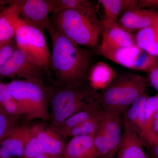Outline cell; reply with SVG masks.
<instances>
[{
	"label": "cell",
	"instance_id": "28",
	"mask_svg": "<svg viewBox=\"0 0 158 158\" xmlns=\"http://www.w3.org/2000/svg\"><path fill=\"white\" fill-rule=\"evenodd\" d=\"M16 48L17 46L13 40L0 42V67L6 63Z\"/></svg>",
	"mask_w": 158,
	"mask_h": 158
},
{
	"label": "cell",
	"instance_id": "17",
	"mask_svg": "<svg viewBox=\"0 0 158 158\" xmlns=\"http://www.w3.org/2000/svg\"><path fill=\"white\" fill-rule=\"evenodd\" d=\"M64 158H99V154L94 143V135L72 137L66 144Z\"/></svg>",
	"mask_w": 158,
	"mask_h": 158
},
{
	"label": "cell",
	"instance_id": "27",
	"mask_svg": "<svg viewBox=\"0 0 158 158\" xmlns=\"http://www.w3.org/2000/svg\"><path fill=\"white\" fill-rule=\"evenodd\" d=\"M16 118L0 112V142L13 127L17 125Z\"/></svg>",
	"mask_w": 158,
	"mask_h": 158
},
{
	"label": "cell",
	"instance_id": "19",
	"mask_svg": "<svg viewBox=\"0 0 158 158\" xmlns=\"http://www.w3.org/2000/svg\"><path fill=\"white\" fill-rule=\"evenodd\" d=\"M117 77V73L112 67L105 62H99L90 69L88 82L94 90L101 91L106 88Z\"/></svg>",
	"mask_w": 158,
	"mask_h": 158
},
{
	"label": "cell",
	"instance_id": "12",
	"mask_svg": "<svg viewBox=\"0 0 158 158\" xmlns=\"http://www.w3.org/2000/svg\"><path fill=\"white\" fill-rule=\"evenodd\" d=\"M30 128L16 125L0 142V158H23Z\"/></svg>",
	"mask_w": 158,
	"mask_h": 158
},
{
	"label": "cell",
	"instance_id": "23",
	"mask_svg": "<svg viewBox=\"0 0 158 158\" xmlns=\"http://www.w3.org/2000/svg\"><path fill=\"white\" fill-rule=\"evenodd\" d=\"M0 111L8 116L17 118L24 113L12 96L7 84L0 81Z\"/></svg>",
	"mask_w": 158,
	"mask_h": 158
},
{
	"label": "cell",
	"instance_id": "5",
	"mask_svg": "<svg viewBox=\"0 0 158 158\" xmlns=\"http://www.w3.org/2000/svg\"><path fill=\"white\" fill-rule=\"evenodd\" d=\"M7 85L28 119L49 121V87L44 84L20 79L12 80Z\"/></svg>",
	"mask_w": 158,
	"mask_h": 158
},
{
	"label": "cell",
	"instance_id": "20",
	"mask_svg": "<svg viewBox=\"0 0 158 158\" xmlns=\"http://www.w3.org/2000/svg\"><path fill=\"white\" fill-rule=\"evenodd\" d=\"M102 39L100 47L118 48L135 45V37L125 31L117 23L102 34Z\"/></svg>",
	"mask_w": 158,
	"mask_h": 158
},
{
	"label": "cell",
	"instance_id": "26",
	"mask_svg": "<svg viewBox=\"0 0 158 158\" xmlns=\"http://www.w3.org/2000/svg\"><path fill=\"white\" fill-rule=\"evenodd\" d=\"M44 154L47 153L42 144L30 128L23 158H34Z\"/></svg>",
	"mask_w": 158,
	"mask_h": 158
},
{
	"label": "cell",
	"instance_id": "13",
	"mask_svg": "<svg viewBox=\"0 0 158 158\" xmlns=\"http://www.w3.org/2000/svg\"><path fill=\"white\" fill-rule=\"evenodd\" d=\"M136 6L128 9L118 23L120 27L129 33L140 31L156 23L158 13L152 10L139 9Z\"/></svg>",
	"mask_w": 158,
	"mask_h": 158
},
{
	"label": "cell",
	"instance_id": "30",
	"mask_svg": "<svg viewBox=\"0 0 158 158\" xmlns=\"http://www.w3.org/2000/svg\"><path fill=\"white\" fill-rule=\"evenodd\" d=\"M137 5L140 7H156L158 6V1H139Z\"/></svg>",
	"mask_w": 158,
	"mask_h": 158
},
{
	"label": "cell",
	"instance_id": "14",
	"mask_svg": "<svg viewBox=\"0 0 158 158\" xmlns=\"http://www.w3.org/2000/svg\"><path fill=\"white\" fill-rule=\"evenodd\" d=\"M31 129L47 154L63 156L67 143L51 126L47 127L43 124H38Z\"/></svg>",
	"mask_w": 158,
	"mask_h": 158
},
{
	"label": "cell",
	"instance_id": "10",
	"mask_svg": "<svg viewBox=\"0 0 158 158\" xmlns=\"http://www.w3.org/2000/svg\"><path fill=\"white\" fill-rule=\"evenodd\" d=\"M158 110V94L148 96L139 112L138 136L144 146L148 148L158 142L152 130L153 119Z\"/></svg>",
	"mask_w": 158,
	"mask_h": 158
},
{
	"label": "cell",
	"instance_id": "8",
	"mask_svg": "<svg viewBox=\"0 0 158 158\" xmlns=\"http://www.w3.org/2000/svg\"><path fill=\"white\" fill-rule=\"evenodd\" d=\"M42 70L17 47L10 58L0 67V78H16L44 84Z\"/></svg>",
	"mask_w": 158,
	"mask_h": 158
},
{
	"label": "cell",
	"instance_id": "29",
	"mask_svg": "<svg viewBox=\"0 0 158 158\" xmlns=\"http://www.w3.org/2000/svg\"><path fill=\"white\" fill-rule=\"evenodd\" d=\"M149 80L152 85L158 91V65L150 72Z\"/></svg>",
	"mask_w": 158,
	"mask_h": 158
},
{
	"label": "cell",
	"instance_id": "11",
	"mask_svg": "<svg viewBox=\"0 0 158 158\" xmlns=\"http://www.w3.org/2000/svg\"><path fill=\"white\" fill-rule=\"evenodd\" d=\"M98 52L102 56L118 65L139 71L141 61L146 53L136 44L132 46L118 48H105L99 47Z\"/></svg>",
	"mask_w": 158,
	"mask_h": 158
},
{
	"label": "cell",
	"instance_id": "24",
	"mask_svg": "<svg viewBox=\"0 0 158 158\" xmlns=\"http://www.w3.org/2000/svg\"><path fill=\"white\" fill-rule=\"evenodd\" d=\"M104 113V111H102L81 124L63 133L61 136L62 137H73L78 136L94 135L101 123Z\"/></svg>",
	"mask_w": 158,
	"mask_h": 158
},
{
	"label": "cell",
	"instance_id": "21",
	"mask_svg": "<svg viewBox=\"0 0 158 158\" xmlns=\"http://www.w3.org/2000/svg\"><path fill=\"white\" fill-rule=\"evenodd\" d=\"M103 111L104 110L101 106L98 98L86 107L71 116L59 126L52 127L61 135L63 133L81 124Z\"/></svg>",
	"mask_w": 158,
	"mask_h": 158
},
{
	"label": "cell",
	"instance_id": "16",
	"mask_svg": "<svg viewBox=\"0 0 158 158\" xmlns=\"http://www.w3.org/2000/svg\"><path fill=\"white\" fill-rule=\"evenodd\" d=\"M138 2L133 0H99L96 9H102V16L99 20L102 33L116 23L121 12L137 6Z\"/></svg>",
	"mask_w": 158,
	"mask_h": 158
},
{
	"label": "cell",
	"instance_id": "2",
	"mask_svg": "<svg viewBox=\"0 0 158 158\" xmlns=\"http://www.w3.org/2000/svg\"><path fill=\"white\" fill-rule=\"evenodd\" d=\"M49 89V121L53 127L98 98V91L92 89L88 82L55 85Z\"/></svg>",
	"mask_w": 158,
	"mask_h": 158
},
{
	"label": "cell",
	"instance_id": "1",
	"mask_svg": "<svg viewBox=\"0 0 158 158\" xmlns=\"http://www.w3.org/2000/svg\"><path fill=\"white\" fill-rule=\"evenodd\" d=\"M47 31L52 44L51 61L56 78L55 85L88 82L92 63L90 52L59 34L52 24Z\"/></svg>",
	"mask_w": 158,
	"mask_h": 158
},
{
	"label": "cell",
	"instance_id": "25",
	"mask_svg": "<svg viewBox=\"0 0 158 158\" xmlns=\"http://www.w3.org/2000/svg\"><path fill=\"white\" fill-rule=\"evenodd\" d=\"M78 9L83 11H97L96 6L87 0H56L53 15L67 9Z\"/></svg>",
	"mask_w": 158,
	"mask_h": 158
},
{
	"label": "cell",
	"instance_id": "4",
	"mask_svg": "<svg viewBox=\"0 0 158 158\" xmlns=\"http://www.w3.org/2000/svg\"><path fill=\"white\" fill-rule=\"evenodd\" d=\"M144 79L135 73L116 77L106 88L98 92V100L105 112L121 115L145 91Z\"/></svg>",
	"mask_w": 158,
	"mask_h": 158
},
{
	"label": "cell",
	"instance_id": "31",
	"mask_svg": "<svg viewBox=\"0 0 158 158\" xmlns=\"http://www.w3.org/2000/svg\"><path fill=\"white\" fill-rule=\"evenodd\" d=\"M152 130L154 135L158 139V110L156 112L153 119Z\"/></svg>",
	"mask_w": 158,
	"mask_h": 158
},
{
	"label": "cell",
	"instance_id": "35",
	"mask_svg": "<svg viewBox=\"0 0 158 158\" xmlns=\"http://www.w3.org/2000/svg\"><path fill=\"white\" fill-rule=\"evenodd\" d=\"M99 158H106V157H99Z\"/></svg>",
	"mask_w": 158,
	"mask_h": 158
},
{
	"label": "cell",
	"instance_id": "32",
	"mask_svg": "<svg viewBox=\"0 0 158 158\" xmlns=\"http://www.w3.org/2000/svg\"><path fill=\"white\" fill-rule=\"evenodd\" d=\"M34 158H64V157L63 156L54 155L49 154H44Z\"/></svg>",
	"mask_w": 158,
	"mask_h": 158
},
{
	"label": "cell",
	"instance_id": "3",
	"mask_svg": "<svg viewBox=\"0 0 158 158\" xmlns=\"http://www.w3.org/2000/svg\"><path fill=\"white\" fill-rule=\"evenodd\" d=\"M51 22L58 33L79 45H95L102 33L96 11L67 9L53 15Z\"/></svg>",
	"mask_w": 158,
	"mask_h": 158
},
{
	"label": "cell",
	"instance_id": "9",
	"mask_svg": "<svg viewBox=\"0 0 158 158\" xmlns=\"http://www.w3.org/2000/svg\"><path fill=\"white\" fill-rule=\"evenodd\" d=\"M56 0H25L20 18L25 22L43 31L52 25L49 15L53 13Z\"/></svg>",
	"mask_w": 158,
	"mask_h": 158
},
{
	"label": "cell",
	"instance_id": "34",
	"mask_svg": "<svg viewBox=\"0 0 158 158\" xmlns=\"http://www.w3.org/2000/svg\"><path fill=\"white\" fill-rule=\"evenodd\" d=\"M156 24H157L158 25V14L157 15V17L156 23Z\"/></svg>",
	"mask_w": 158,
	"mask_h": 158
},
{
	"label": "cell",
	"instance_id": "15",
	"mask_svg": "<svg viewBox=\"0 0 158 158\" xmlns=\"http://www.w3.org/2000/svg\"><path fill=\"white\" fill-rule=\"evenodd\" d=\"M25 1H13L0 13V42L13 40Z\"/></svg>",
	"mask_w": 158,
	"mask_h": 158
},
{
	"label": "cell",
	"instance_id": "36",
	"mask_svg": "<svg viewBox=\"0 0 158 158\" xmlns=\"http://www.w3.org/2000/svg\"><path fill=\"white\" fill-rule=\"evenodd\" d=\"M0 112H1V111H0Z\"/></svg>",
	"mask_w": 158,
	"mask_h": 158
},
{
	"label": "cell",
	"instance_id": "6",
	"mask_svg": "<svg viewBox=\"0 0 158 158\" xmlns=\"http://www.w3.org/2000/svg\"><path fill=\"white\" fill-rule=\"evenodd\" d=\"M16 46L42 69L51 66V55L43 31L20 19L14 37Z\"/></svg>",
	"mask_w": 158,
	"mask_h": 158
},
{
	"label": "cell",
	"instance_id": "18",
	"mask_svg": "<svg viewBox=\"0 0 158 158\" xmlns=\"http://www.w3.org/2000/svg\"><path fill=\"white\" fill-rule=\"evenodd\" d=\"M143 146L138 135L127 127L123 126L121 143L116 153L117 158H150Z\"/></svg>",
	"mask_w": 158,
	"mask_h": 158
},
{
	"label": "cell",
	"instance_id": "7",
	"mask_svg": "<svg viewBox=\"0 0 158 158\" xmlns=\"http://www.w3.org/2000/svg\"><path fill=\"white\" fill-rule=\"evenodd\" d=\"M123 118L117 113L105 112L101 123L94 135L100 157L114 158L121 143Z\"/></svg>",
	"mask_w": 158,
	"mask_h": 158
},
{
	"label": "cell",
	"instance_id": "22",
	"mask_svg": "<svg viewBox=\"0 0 158 158\" xmlns=\"http://www.w3.org/2000/svg\"><path fill=\"white\" fill-rule=\"evenodd\" d=\"M156 24L138 31L135 40L136 45L141 49L154 56H158V40Z\"/></svg>",
	"mask_w": 158,
	"mask_h": 158
},
{
	"label": "cell",
	"instance_id": "33",
	"mask_svg": "<svg viewBox=\"0 0 158 158\" xmlns=\"http://www.w3.org/2000/svg\"><path fill=\"white\" fill-rule=\"evenodd\" d=\"M156 31L157 37L158 40V25L157 24H156Z\"/></svg>",
	"mask_w": 158,
	"mask_h": 158
}]
</instances>
